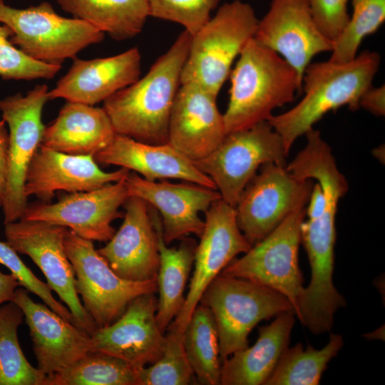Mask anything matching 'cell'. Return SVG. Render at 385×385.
Here are the masks:
<instances>
[{"label": "cell", "instance_id": "1", "mask_svg": "<svg viewBox=\"0 0 385 385\" xmlns=\"http://www.w3.org/2000/svg\"><path fill=\"white\" fill-rule=\"evenodd\" d=\"M191 38L184 30L143 77L103 101L116 134L151 144L168 143L170 115Z\"/></svg>", "mask_w": 385, "mask_h": 385}, {"label": "cell", "instance_id": "2", "mask_svg": "<svg viewBox=\"0 0 385 385\" xmlns=\"http://www.w3.org/2000/svg\"><path fill=\"white\" fill-rule=\"evenodd\" d=\"M381 58L365 51L344 63L329 60L309 63L302 78V99L290 110L267 120L282 138L288 155L294 141L326 113L348 106L356 111L363 94L372 86Z\"/></svg>", "mask_w": 385, "mask_h": 385}, {"label": "cell", "instance_id": "3", "mask_svg": "<svg viewBox=\"0 0 385 385\" xmlns=\"http://www.w3.org/2000/svg\"><path fill=\"white\" fill-rule=\"evenodd\" d=\"M229 102L223 114L227 133L267 121L274 109L302 90L294 68L279 54L251 38L230 73Z\"/></svg>", "mask_w": 385, "mask_h": 385}, {"label": "cell", "instance_id": "4", "mask_svg": "<svg viewBox=\"0 0 385 385\" xmlns=\"http://www.w3.org/2000/svg\"><path fill=\"white\" fill-rule=\"evenodd\" d=\"M258 22L249 4L235 0L222 4L192 35L180 83L198 86L217 96L234 61L254 37Z\"/></svg>", "mask_w": 385, "mask_h": 385}, {"label": "cell", "instance_id": "5", "mask_svg": "<svg viewBox=\"0 0 385 385\" xmlns=\"http://www.w3.org/2000/svg\"><path fill=\"white\" fill-rule=\"evenodd\" d=\"M200 303L213 315L222 360L247 347L249 334L260 322L283 312L294 313L289 300L281 293L222 273L207 287Z\"/></svg>", "mask_w": 385, "mask_h": 385}, {"label": "cell", "instance_id": "6", "mask_svg": "<svg viewBox=\"0 0 385 385\" xmlns=\"http://www.w3.org/2000/svg\"><path fill=\"white\" fill-rule=\"evenodd\" d=\"M0 24L11 30V42L26 55L57 66L101 43L105 35L83 21L60 16L46 1L17 9L0 0Z\"/></svg>", "mask_w": 385, "mask_h": 385}, {"label": "cell", "instance_id": "7", "mask_svg": "<svg viewBox=\"0 0 385 385\" xmlns=\"http://www.w3.org/2000/svg\"><path fill=\"white\" fill-rule=\"evenodd\" d=\"M280 135L267 121L227 133L220 144L195 165L213 181L221 199L235 207L246 185L267 163L287 165Z\"/></svg>", "mask_w": 385, "mask_h": 385}, {"label": "cell", "instance_id": "8", "mask_svg": "<svg viewBox=\"0 0 385 385\" xmlns=\"http://www.w3.org/2000/svg\"><path fill=\"white\" fill-rule=\"evenodd\" d=\"M65 250L75 272V286L97 328L115 321L137 297L157 290L156 280L121 278L95 249L93 241L68 230Z\"/></svg>", "mask_w": 385, "mask_h": 385}, {"label": "cell", "instance_id": "9", "mask_svg": "<svg viewBox=\"0 0 385 385\" xmlns=\"http://www.w3.org/2000/svg\"><path fill=\"white\" fill-rule=\"evenodd\" d=\"M305 210L303 207L292 212L242 257L235 258L221 273L248 279L281 293L289 300L297 314L304 289L298 252Z\"/></svg>", "mask_w": 385, "mask_h": 385}, {"label": "cell", "instance_id": "10", "mask_svg": "<svg viewBox=\"0 0 385 385\" xmlns=\"http://www.w3.org/2000/svg\"><path fill=\"white\" fill-rule=\"evenodd\" d=\"M48 88L36 85L26 96L21 93L0 99L2 120L9 127L6 187L1 208L4 224L20 220L27 207L24 193L30 163L41 143L45 129L42 111Z\"/></svg>", "mask_w": 385, "mask_h": 385}, {"label": "cell", "instance_id": "11", "mask_svg": "<svg viewBox=\"0 0 385 385\" xmlns=\"http://www.w3.org/2000/svg\"><path fill=\"white\" fill-rule=\"evenodd\" d=\"M286 166L273 163L262 165L235 207L238 227L251 245L308 202L312 180L297 178Z\"/></svg>", "mask_w": 385, "mask_h": 385}, {"label": "cell", "instance_id": "12", "mask_svg": "<svg viewBox=\"0 0 385 385\" xmlns=\"http://www.w3.org/2000/svg\"><path fill=\"white\" fill-rule=\"evenodd\" d=\"M68 230L43 221L24 219L4 224L6 242L18 254L33 260L44 274L48 287L68 308L76 325L91 335L97 327L76 289L74 270L64 245Z\"/></svg>", "mask_w": 385, "mask_h": 385}, {"label": "cell", "instance_id": "13", "mask_svg": "<svg viewBox=\"0 0 385 385\" xmlns=\"http://www.w3.org/2000/svg\"><path fill=\"white\" fill-rule=\"evenodd\" d=\"M205 214L189 290L182 309L168 327L181 333L209 284L236 256L252 247L238 227L235 207L220 198L212 203Z\"/></svg>", "mask_w": 385, "mask_h": 385}, {"label": "cell", "instance_id": "14", "mask_svg": "<svg viewBox=\"0 0 385 385\" xmlns=\"http://www.w3.org/2000/svg\"><path fill=\"white\" fill-rule=\"evenodd\" d=\"M125 179L72 192L54 203L28 204L21 219L61 225L83 239L108 242L115 232L111 223L123 217L119 208L129 197Z\"/></svg>", "mask_w": 385, "mask_h": 385}, {"label": "cell", "instance_id": "15", "mask_svg": "<svg viewBox=\"0 0 385 385\" xmlns=\"http://www.w3.org/2000/svg\"><path fill=\"white\" fill-rule=\"evenodd\" d=\"M253 38L279 54L294 68L302 82L313 57L332 52L334 48V42L316 25L309 0H271Z\"/></svg>", "mask_w": 385, "mask_h": 385}, {"label": "cell", "instance_id": "16", "mask_svg": "<svg viewBox=\"0 0 385 385\" xmlns=\"http://www.w3.org/2000/svg\"><path fill=\"white\" fill-rule=\"evenodd\" d=\"M125 182L129 196L143 200L159 212L163 238L167 245L189 234L200 237L205 226L200 213L221 198L215 189L192 183L150 181L136 173L130 172Z\"/></svg>", "mask_w": 385, "mask_h": 385}, {"label": "cell", "instance_id": "17", "mask_svg": "<svg viewBox=\"0 0 385 385\" xmlns=\"http://www.w3.org/2000/svg\"><path fill=\"white\" fill-rule=\"evenodd\" d=\"M155 292L133 299L111 324L97 328L91 335V351L121 359L139 369L162 355L165 335L156 321L158 299Z\"/></svg>", "mask_w": 385, "mask_h": 385}, {"label": "cell", "instance_id": "18", "mask_svg": "<svg viewBox=\"0 0 385 385\" xmlns=\"http://www.w3.org/2000/svg\"><path fill=\"white\" fill-rule=\"evenodd\" d=\"M12 302L24 313L37 368L46 375L71 366L91 351V337L87 332L66 320L46 304L34 301L25 289L17 287Z\"/></svg>", "mask_w": 385, "mask_h": 385}, {"label": "cell", "instance_id": "19", "mask_svg": "<svg viewBox=\"0 0 385 385\" xmlns=\"http://www.w3.org/2000/svg\"><path fill=\"white\" fill-rule=\"evenodd\" d=\"M123 205L122 225L97 251L121 278L136 282L156 280L159 251L150 206L135 196H129Z\"/></svg>", "mask_w": 385, "mask_h": 385}, {"label": "cell", "instance_id": "20", "mask_svg": "<svg viewBox=\"0 0 385 385\" xmlns=\"http://www.w3.org/2000/svg\"><path fill=\"white\" fill-rule=\"evenodd\" d=\"M130 172L123 168L106 172L93 155H71L40 145L28 168L24 193L50 202L58 191L95 190L125 178Z\"/></svg>", "mask_w": 385, "mask_h": 385}, {"label": "cell", "instance_id": "21", "mask_svg": "<svg viewBox=\"0 0 385 385\" xmlns=\"http://www.w3.org/2000/svg\"><path fill=\"white\" fill-rule=\"evenodd\" d=\"M226 135L217 96L194 84H180L170 115L168 143L197 161L210 154Z\"/></svg>", "mask_w": 385, "mask_h": 385}, {"label": "cell", "instance_id": "22", "mask_svg": "<svg viewBox=\"0 0 385 385\" xmlns=\"http://www.w3.org/2000/svg\"><path fill=\"white\" fill-rule=\"evenodd\" d=\"M68 72L48 91V100L94 106L139 79L141 55L137 47L105 58L73 59Z\"/></svg>", "mask_w": 385, "mask_h": 385}, {"label": "cell", "instance_id": "23", "mask_svg": "<svg viewBox=\"0 0 385 385\" xmlns=\"http://www.w3.org/2000/svg\"><path fill=\"white\" fill-rule=\"evenodd\" d=\"M96 163L133 170L150 181L178 179L216 189L213 181L169 143L151 144L115 134L93 155Z\"/></svg>", "mask_w": 385, "mask_h": 385}, {"label": "cell", "instance_id": "24", "mask_svg": "<svg viewBox=\"0 0 385 385\" xmlns=\"http://www.w3.org/2000/svg\"><path fill=\"white\" fill-rule=\"evenodd\" d=\"M115 132L103 108L67 101L45 127L41 145L71 155H93L104 149Z\"/></svg>", "mask_w": 385, "mask_h": 385}, {"label": "cell", "instance_id": "25", "mask_svg": "<svg viewBox=\"0 0 385 385\" xmlns=\"http://www.w3.org/2000/svg\"><path fill=\"white\" fill-rule=\"evenodd\" d=\"M294 313L276 316L269 325L259 327V337L251 347L235 351L222 360L220 384H265L288 346Z\"/></svg>", "mask_w": 385, "mask_h": 385}, {"label": "cell", "instance_id": "26", "mask_svg": "<svg viewBox=\"0 0 385 385\" xmlns=\"http://www.w3.org/2000/svg\"><path fill=\"white\" fill-rule=\"evenodd\" d=\"M150 212L158 235L159 251L156 321L160 330L165 333L184 304L185 288L194 263L197 243L194 239L185 237L178 247H169L163 238L160 217L151 208Z\"/></svg>", "mask_w": 385, "mask_h": 385}, {"label": "cell", "instance_id": "27", "mask_svg": "<svg viewBox=\"0 0 385 385\" xmlns=\"http://www.w3.org/2000/svg\"><path fill=\"white\" fill-rule=\"evenodd\" d=\"M73 18L83 21L116 41L135 37L150 16L148 0H57Z\"/></svg>", "mask_w": 385, "mask_h": 385}, {"label": "cell", "instance_id": "28", "mask_svg": "<svg viewBox=\"0 0 385 385\" xmlns=\"http://www.w3.org/2000/svg\"><path fill=\"white\" fill-rule=\"evenodd\" d=\"M185 351L197 381L220 384L221 365L216 323L210 310L199 303L183 332Z\"/></svg>", "mask_w": 385, "mask_h": 385}, {"label": "cell", "instance_id": "29", "mask_svg": "<svg viewBox=\"0 0 385 385\" xmlns=\"http://www.w3.org/2000/svg\"><path fill=\"white\" fill-rule=\"evenodd\" d=\"M24 313L14 302L0 306V385H47V375L33 366L20 346L17 331Z\"/></svg>", "mask_w": 385, "mask_h": 385}, {"label": "cell", "instance_id": "30", "mask_svg": "<svg viewBox=\"0 0 385 385\" xmlns=\"http://www.w3.org/2000/svg\"><path fill=\"white\" fill-rule=\"evenodd\" d=\"M343 345L341 335L331 334L327 344L321 349L301 344L282 353L272 374L264 385H317L329 361Z\"/></svg>", "mask_w": 385, "mask_h": 385}, {"label": "cell", "instance_id": "31", "mask_svg": "<svg viewBox=\"0 0 385 385\" xmlns=\"http://www.w3.org/2000/svg\"><path fill=\"white\" fill-rule=\"evenodd\" d=\"M138 369L118 357L89 351L71 366L47 376V385H137Z\"/></svg>", "mask_w": 385, "mask_h": 385}, {"label": "cell", "instance_id": "32", "mask_svg": "<svg viewBox=\"0 0 385 385\" xmlns=\"http://www.w3.org/2000/svg\"><path fill=\"white\" fill-rule=\"evenodd\" d=\"M353 11L334 43L329 59L337 63L353 60L363 39L376 31L385 21V0H351Z\"/></svg>", "mask_w": 385, "mask_h": 385}, {"label": "cell", "instance_id": "33", "mask_svg": "<svg viewBox=\"0 0 385 385\" xmlns=\"http://www.w3.org/2000/svg\"><path fill=\"white\" fill-rule=\"evenodd\" d=\"M161 356L138 369L137 385H188L194 376L187 358L183 333L167 328Z\"/></svg>", "mask_w": 385, "mask_h": 385}, {"label": "cell", "instance_id": "34", "mask_svg": "<svg viewBox=\"0 0 385 385\" xmlns=\"http://www.w3.org/2000/svg\"><path fill=\"white\" fill-rule=\"evenodd\" d=\"M11 30L0 24V77L4 79L31 81L38 78L51 79L61 68L36 61L10 41Z\"/></svg>", "mask_w": 385, "mask_h": 385}, {"label": "cell", "instance_id": "35", "mask_svg": "<svg viewBox=\"0 0 385 385\" xmlns=\"http://www.w3.org/2000/svg\"><path fill=\"white\" fill-rule=\"evenodd\" d=\"M220 0H148L150 16L177 23L191 35L210 19Z\"/></svg>", "mask_w": 385, "mask_h": 385}, {"label": "cell", "instance_id": "36", "mask_svg": "<svg viewBox=\"0 0 385 385\" xmlns=\"http://www.w3.org/2000/svg\"><path fill=\"white\" fill-rule=\"evenodd\" d=\"M0 264L9 269L19 286L38 297L53 312L76 325L68 308L54 297L47 283L42 282L31 272L6 242L0 241Z\"/></svg>", "mask_w": 385, "mask_h": 385}, {"label": "cell", "instance_id": "37", "mask_svg": "<svg viewBox=\"0 0 385 385\" xmlns=\"http://www.w3.org/2000/svg\"><path fill=\"white\" fill-rule=\"evenodd\" d=\"M349 0H309L313 19L322 34L330 41L338 38L346 26L349 15Z\"/></svg>", "mask_w": 385, "mask_h": 385}, {"label": "cell", "instance_id": "38", "mask_svg": "<svg viewBox=\"0 0 385 385\" xmlns=\"http://www.w3.org/2000/svg\"><path fill=\"white\" fill-rule=\"evenodd\" d=\"M359 107H362L376 115H384L385 113V88L384 86L370 87L362 96Z\"/></svg>", "mask_w": 385, "mask_h": 385}, {"label": "cell", "instance_id": "39", "mask_svg": "<svg viewBox=\"0 0 385 385\" xmlns=\"http://www.w3.org/2000/svg\"><path fill=\"white\" fill-rule=\"evenodd\" d=\"M9 131L4 120L0 121V207H1L7 174Z\"/></svg>", "mask_w": 385, "mask_h": 385}, {"label": "cell", "instance_id": "40", "mask_svg": "<svg viewBox=\"0 0 385 385\" xmlns=\"http://www.w3.org/2000/svg\"><path fill=\"white\" fill-rule=\"evenodd\" d=\"M19 284L11 274L0 270V306L4 303L12 302L14 292Z\"/></svg>", "mask_w": 385, "mask_h": 385}]
</instances>
